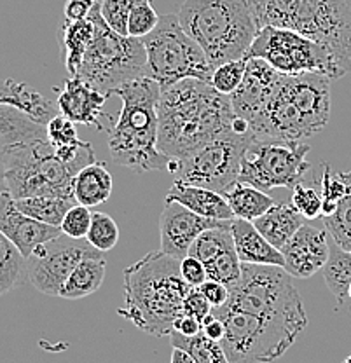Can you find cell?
<instances>
[{"label": "cell", "instance_id": "6da1fadb", "mask_svg": "<svg viewBox=\"0 0 351 363\" xmlns=\"http://www.w3.org/2000/svg\"><path fill=\"white\" fill-rule=\"evenodd\" d=\"M234 117L229 96L218 93L208 81L184 79L161 91L157 147L168 157L180 159L231 131Z\"/></svg>", "mask_w": 351, "mask_h": 363}, {"label": "cell", "instance_id": "7a4b0ae2", "mask_svg": "<svg viewBox=\"0 0 351 363\" xmlns=\"http://www.w3.org/2000/svg\"><path fill=\"white\" fill-rule=\"evenodd\" d=\"M123 276L124 308L117 315L154 337L172 335L191 290L180 272V259L157 250L128 266Z\"/></svg>", "mask_w": 351, "mask_h": 363}, {"label": "cell", "instance_id": "3957f363", "mask_svg": "<svg viewBox=\"0 0 351 363\" xmlns=\"http://www.w3.org/2000/svg\"><path fill=\"white\" fill-rule=\"evenodd\" d=\"M330 119V79L320 74H280L273 94L250 123L255 138L304 142Z\"/></svg>", "mask_w": 351, "mask_h": 363}, {"label": "cell", "instance_id": "277c9868", "mask_svg": "<svg viewBox=\"0 0 351 363\" xmlns=\"http://www.w3.org/2000/svg\"><path fill=\"white\" fill-rule=\"evenodd\" d=\"M123 100L119 119L108 133V152L116 164L135 173L168 172L172 157L157 147V101L161 88L149 77L119 86L111 93Z\"/></svg>", "mask_w": 351, "mask_h": 363}, {"label": "cell", "instance_id": "5b68a950", "mask_svg": "<svg viewBox=\"0 0 351 363\" xmlns=\"http://www.w3.org/2000/svg\"><path fill=\"white\" fill-rule=\"evenodd\" d=\"M259 28L278 26L303 33L332 52L351 72L350 0H248Z\"/></svg>", "mask_w": 351, "mask_h": 363}, {"label": "cell", "instance_id": "8992f818", "mask_svg": "<svg viewBox=\"0 0 351 363\" xmlns=\"http://www.w3.org/2000/svg\"><path fill=\"white\" fill-rule=\"evenodd\" d=\"M177 16L211 68L245 58L259 30L248 0H186Z\"/></svg>", "mask_w": 351, "mask_h": 363}, {"label": "cell", "instance_id": "52a82bcc", "mask_svg": "<svg viewBox=\"0 0 351 363\" xmlns=\"http://www.w3.org/2000/svg\"><path fill=\"white\" fill-rule=\"evenodd\" d=\"M211 313L221 318L225 327L221 344L231 363H273L308 327L304 320L257 316L225 306Z\"/></svg>", "mask_w": 351, "mask_h": 363}, {"label": "cell", "instance_id": "ba28073f", "mask_svg": "<svg viewBox=\"0 0 351 363\" xmlns=\"http://www.w3.org/2000/svg\"><path fill=\"white\" fill-rule=\"evenodd\" d=\"M89 18L94 37L75 77L111 98L116 88L145 75V48L142 39L114 32L101 16L100 2L94 4Z\"/></svg>", "mask_w": 351, "mask_h": 363}, {"label": "cell", "instance_id": "9c48e42d", "mask_svg": "<svg viewBox=\"0 0 351 363\" xmlns=\"http://www.w3.org/2000/svg\"><path fill=\"white\" fill-rule=\"evenodd\" d=\"M6 189L14 199L32 196L74 198L77 173L56 156L49 140L4 147Z\"/></svg>", "mask_w": 351, "mask_h": 363}, {"label": "cell", "instance_id": "30bf717a", "mask_svg": "<svg viewBox=\"0 0 351 363\" xmlns=\"http://www.w3.org/2000/svg\"><path fill=\"white\" fill-rule=\"evenodd\" d=\"M145 48V77L160 84L161 91L184 79L208 81L213 68L205 52L184 32L177 14L161 16L156 28L142 39Z\"/></svg>", "mask_w": 351, "mask_h": 363}, {"label": "cell", "instance_id": "8fae6325", "mask_svg": "<svg viewBox=\"0 0 351 363\" xmlns=\"http://www.w3.org/2000/svg\"><path fill=\"white\" fill-rule=\"evenodd\" d=\"M224 306L257 316L308 321L292 276L278 266L243 264L241 278L229 286V298Z\"/></svg>", "mask_w": 351, "mask_h": 363}, {"label": "cell", "instance_id": "7c38bea8", "mask_svg": "<svg viewBox=\"0 0 351 363\" xmlns=\"http://www.w3.org/2000/svg\"><path fill=\"white\" fill-rule=\"evenodd\" d=\"M252 140V131L238 135L231 130L198 147L187 156L172 159L168 173L184 184L211 189L224 196L240 179L241 159Z\"/></svg>", "mask_w": 351, "mask_h": 363}, {"label": "cell", "instance_id": "4fadbf2b", "mask_svg": "<svg viewBox=\"0 0 351 363\" xmlns=\"http://www.w3.org/2000/svg\"><path fill=\"white\" fill-rule=\"evenodd\" d=\"M247 56L264 60L274 70L286 75L320 74L330 81L346 75L330 51L290 28H278V26L259 28Z\"/></svg>", "mask_w": 351, "mask_h": 363}, {"label": "cell", "instance_id": "5bb4252c", "mask_svg": "<svg viewBox=\"0 0 351 363\" xmlns=\"http://www.w3.org/2000/svg\"><path fill=\"white\" fill-rule=\"evenodd\" d=\"M311 147L304 142H280V140L255 138L241 159L240 182L254 185L264 192L273 189H294L304 173L311 169L308 152Z\"/></svg>", "mask_w": 351, "mask_h": 363}, {"label": "cell", "instance_id": "9a60e30c", "mask_svg": "<svg viewBox=\"0 0 351 363\" xmlns=\"http://www.w3.org/2000/svg\"><path fill=\"white\" fill-rule=\"evenodd\" d=\"M104 253L88 243V240L60 234L58 238L39 245L26 257V279L39 292L58 297L63 283L86 257Z\"/></svg>", "mask_w": 351, "mask_h": 363}, {"label": "cell", "instance_id": "2e32d148", "mask_svg": "<svg viewBox=\"0 0 351 363\" xmlns=\"http://www.w3.org/2000/svg\"><path fill=\"white\" fill-rule=\"evenodd\" d=\"M282 253L283 269L292 278H311L325 267L330 255L325 227L322 222L306 220L292 240L282 248Z\"/></svg>", "mask_w": 351, "mask_h": 363}, {"label": "cell", "instance_id": "e0dca14e", "mask_svg": "<svg viewBox=\"0 0 351 363\" xmlns=\"http://www.w3.org/2000/svg\"><path fill=\"white\" fill-rule=\"evenodd\" d=\"M228 220H211L179 203H165L161 213V252L182 260L203 230L222 225Z\"/></svg>", "mask_w": 351, "mask_h": 363}, {"label": "cell", "instance_id": "ac0fdd59", "mask_svg": "<svg viewBox=\"0 0 351 363\" xmlns=\"http://www.w3.org/2000/svg\"><path fill=\"white\" fill-rule=\"evenodd\" d=\"M278 79H280V72L274 70L269 63L260 58L247 56V70H245L243 81L240 88L229 96L234 116L252 123L273 94Z\"/></svg>", "mask_w": 351, "mask_h": 363}, {"label": "cell", "instance_id": "d6986e66", "mask_svg": "<svg viewBox=\"0 0 351 363\" xmlns=\"http://www.w3.org/2000/svg\"><path fill=\"white\" fill-rule=\"evenodd\" d=\"M0 233L9 238L25 257L39 245L63 234L60 227L44 224L23 213L7 189L0 194Z\"/></svg>", "mask_w": 351, "mask_h": 363}, {"label": "cell", "instance_id": "ffe728a7", "mask_svg": "<svg viewBox=\"0 0 351 363\" xmlns=\"http://www.w3.org/2000/svg\"><path fill=\"white\" fill-rule=\"evenodd\" d=\"M107 98V94L86 84L81 79L70 77L65 81L63 89L58 91L56 105H58V112L72 123L105 130L101 126V116H105L104 105Z\"/></svg>", "mask_w": 351, "mask_h": 363}, {"label": "cell", "instance_id": "44dd1931", "mask_svg": "<svg viewBox=\"0 0 351 363\" xmlns=\"http://www.w3.org/2000/svg\"><path fill=\"white\" fill-rule=\"evenodd\" d=\"M231 233L234 250L241 264H255V266H278L283 267L282 250L274 248L262 234L259 233L254 222L236 218L231 220Z\"/></svg>", "mask_w": 351, "mask_h": 363}, {"label": "cell", "instance_id": "7402d4cb", "mask_svg": "<svg viewBox=\"0 0 351 363\" xmlns=\"http://www.w3.org/2000/svg\"><path fill=\"white\" fill-rule=\"evenodd\" d=\"M165 203H179L187 210L211 220H233L234 218L224 196L211 189L184 184L179 180H173V185L166 192Z\"/></svg>", "mask_w": 351, "mask_h": 363}, {"label": "cell", "instance_id": "603a6c76", "mask_svg": "<svg viewBox=\"0 0 351 363\" xmlns=\"http://www.w3.org/2000/svg\"><path fill=\"white\" fill-rule=\"evenodd\" d=\"M304 222L306 218L294 208L292 203H274L266 213L255 218L254 225L274 248L282 250Z\"/></svg>", "mask_w": 351, "mask_h": 363}, {"label": "cell", "instance_id": "cb8c5ba5", "mask_svg": "<svg viewBox=\"0 0 351 363\" xmlns=\"http://www.w3.org/2000/svg\"><path fill=\"white\" fill-rule=\"evenodd\" d=\"M48 140L46 124L39 123L32 116L13 107L0 104V147L18 145V143Z\"/></svg>", "mask_w": 351, "mask_h": 363}, {"label": "cell", "instance_id": "d4e9b609", "mask_svg": "<svg viewBox=\"0 0 351 363\" xmlns=\"http://www.w3.org/2000/svg\"><path fill=\"white\" fill-rule=\"evenodd\" d=\"M114 179L104 161H94L74 177V198L79 204L93 208L111 199Z\"/></svg>", "mask_w": 351, "mask_h": 363}, {"label": "cell", "instance_id": "484cf974", "mask_svg": "<svg viewBox=\"0 0 351 363\" xmlns=\"http://www.w3.org/2000/svg\"><path fill=\"white\" fill-rule=\"evenodd\" d=\"M93 37L94 25L89 16L79 21H72L65 18L60 25V48H62L63 63H65L70 77H75V74L81 68L82 58H84Z\"/></svg>", "mask_w": 351, "mask_h": 363}, {"label": "cell", "instance_id": "4316f807", "mask_svg": "<svg viewBox=\"0 0 351 363\" xmlns=\"http://www.w3.org/2000/svg\"><path fill=\"white\" fill-rule=\"evenodd\" d=\"M105 271H107V262H105L104 253L86 257L70 272V276L60 290L58 297L77 301V298H84L94 294L104 283Z\"/></svg>", "mask_w": 351, "mask_h": 363}, {"label": "cell", "instance_id": "83f0119b", "mask_svg": "<svg viewBox=\"0 0 351 363\" xmlns=\"http://www.w3.org/2000/svg\"><path fill=\"white\" fill-rule=\"evenodd\" d=\"M224 198L229 208H231L234 217L245 218V220L250 222H254L260 215L266 213L274 204V199L267 192L240 180L233 187L228 189Z\"/></svg>", "mask_w": 351, "mask_h": 363}, {"label": "cell", "instance_id": "f1b7e54d", "mask_svg": "<svg viewBox=\"0 0 351 363\" xmlns=\"http://www.w3.org/2000/svg\"><path fill=\"white\" fill-rule=\"evenodd\" d=\"M75 198H60V196H32V198L16 199L18 208L28 217L44 224L60 227L63 217L74 204Z\"/></svg>", "mask_w": 351, "mask_h": 363}, {"label": "cell", "instance_id": "f546056e", "mask_svg": "<svg viewBox=\"0 0 351 363\" xmlns=\"http://www.w3.org/2000/svg\"><path fill=\"white\" fill-rule=\"evenodd\" d=\"M346 192L335 204V210L327 217H320L328 238L345 252H351V172H345Z\"/></svg>", "mask_w": 351, "mask_h": 363}, {"label": "cell", "instance_id": "4dcf8cb0", "mask_svg": "<svg viewBox=\"0 0 351 363\" xmlns=\"http://www.w3.org/2000/svg\"><path fill=\"white\" fill-rule=\"evenodd\" d=\"M26 279V257L0 233V297Z\"/></svg>", "mask_w": 351, "mask_h": 363}, {"label": "cell", "instance_id": "1f68e13d", "mask_svg": "<svg viewBox=\"0 0 351 363\" xmlns=\"http://www.w3.org/2000/svg\"><path fill=\"white\" fill-rule=\"evenodd\" d=\"M322 271L328 290L338 298L339 304H342L348 298V286L351 283V252H345L338 245H332L330 255Z\"/></svg>", "mask_w": 351, "mask_h": 363}, {"label": "cell", "instance_id": "d6a6232c", "mask_svg": "<svg viewBox=\"0 0 351 363\" xmlns=\"http://www.w3.org/2000/svg\"><path fill=\"white\" fill-rule=\"evenodd\" d=\"M169 342H172L173 347H180V350L187 351L198 363H231L222 344L206 337L203 332L194 335V337H186V335L173 332L169 335Z\"/></svg>", "mask_w": 351, "mask_h": 363}, {"label": "cell", "instance_id": "836d02e7", "mask_svg": "<svg viewBox=\"0 0 351 363\" xmlns=\"http://www.w3.org/2000/svg\"><path fill=\"white\" fill-rule=\"evenodd\" d=\"M88 243L100 252L107 253L116 247L119 241V227L116 220L107 213L96 211L91 217V225H89L88 236H86Z\"/></svg>", "mask_w": 351, "mask_h": 363}, {"label": "cell", "instance_id": "e575fe53", "mask_svg": "<svg viewBox=\"0 0 351 363\" xmlns=\"http://www.w3.org/2000/svg\"><path fill=\"white\" fill-rule=\"evenodd\" d=\"M245 70H247V56L241 60H233V62L222 63V65L213 68L210 84L218 93L225 94V96H231L234 91L240 88L241 81L245 77Z\"/></svg>", "mask_w": 351, "mask_h": 363}, {"label": "cell", "instance_id": "d590c367", "mask_svg": "<svg viewBox=\"0 0 351 363\" xmlns=\"http://www.w3.org/2000/svg\"><path fill=\"white\" fill-rule=\"evenodd\" d=\"M160 20L161 16L152 7V0H143L131 9L130 18H128V35L143 39L156 28Z\"/></svg>", "mask_w": 351, "mask_h": 363}, {"label": "cell", "instance_id": "8d00e7d4", "mask_svg": "<svg viewBox=\"0 0 351 363\" xmlns=\"http://www.w3.org/2000/svg\"><path fill=\"white\" fill-rule=\"evenodd\" d=\"M143 0H100V13L105 23L121 35H128V18L131 9Z\"/></svg>", "mask_w": 351, "mask_h": 363}, {"label": "cell", "instance_id": "74e56055", "mask_svg": "<svg viewBox=\"0 0 351 363\" xmlns=\"http://www.w3.org/2000/svg\"><path fill=\"white\" fill-rule=\"evenodd\" d=\"M290 203L306 220H318L322 217V192L316 191L315 187H308L303 182L292 189Z\"/></svg>", "mask_w": 351, "mask_h": 363}, {"label": "cell", "instance_id": "f35d334b", "mask_svg": "<svg viewBox=\"0 0 351 363\" xmlns=\"http://www.w3.org/2000/svg\"><path fill=\"white\" fill-rule=\"evenodd\" d=\"M91 217L93 213L88 206L75 203L63 217L60 229L65 236L74 238V240H86L89 225H91Z\"/></svg>", "mask_w": 351, "mask_h": 363}, {"label": "cell", "instance_id": "ab89813d", "mask_svg": "<svg viewBox=\"0 0 351 363\" xmlns=\"http://www.w3.org/2000/svg\"><path fill=\"white\" fill-rule=\"evenodd\" d=\"M46 131L49 143H51L52 147L72 145V143L79 142L75 123H72L70 119H67L62 113H56V116L49 121L46 124Z\"/></svg>", "mask_w": 351, "mask_h": 363}, {"label": "cell", "instance_id": "60d3db41", "mask_svg": "<svg viewBox=\"0 0 351 363\" xmlns=\"http://www.w3.org/2000/svg\"><path fill=\"white\" fill-rule=\"evenodd\" d=\"M211 311H213V308H211L210 302L206 301L205 295L199 292L196 286H191L186 298H184V315L203 321V318L208 316Z\"/></svg>", "mask_w": 351, "mask_h": 363}, {"label": "cell", "instance_id": "b9f144b4", "mask_svg": "<svg viewBox=\"0 0 351 363\" xmlns=\"http://www.w3.org/2000/svg\"><path fill=\"white\" fill-rule=\"evenodd\" d=\"M180 272H182V278L186 279L187 285L196 286V289H198L205 279H208L205 264L199 259H196L194 255H186L180 260Z\"/></svg>", "mask_w": 351, "mask_h": 363}, {"label": "cell", "instance_id": "7bdbcfd3", "mask_svg": "<svg viewBox=\"0 0 351 363\" xmlns=\"http://www.w3.org/2000/svg\"><path fill=\"white\" fill-rule=\"evenodd\" d=\"M198 290L205 295V298L210 302V306L213 309L224 306L229 298V286L217 281V279H205V281L198 286Z\"/></svg>", "mask_w": 351, "mask_h": 363}, {"label": "cell", "instance_id": "ee69618b", "mask_svg": "<svg viewBox=\"0 0 351 363\" xmlns=\"http://www.w3.org/2000/svg\"><path fill=\"white\" fill-rule=\"evenodd\" d=\"M96 0H69L65 4V18L72 21L86 20Z\"/></svg>", "mask_w": 351, "mask_h": 363}, {"label": "cell", "instance_id": "f6af8a7d", "mask_svg": "<svg viewBox=\"0 0 351 363\" xmlns=\"http://www.w3.org/2000/svg\"><path fill=\"white\" fill-rule=\"evenodd\" d=\"M201 327H203V330H201L203 334H205L206 337L217 340V342H221L222 337H224V334H225L224 323H222L221 318L215 316L213 313H210L208 316L203 318Z\"/></svg>", "mask_w": 351, "mask_h": 363}, {"label": "cell", "instance_id": "bcb514c9", "mask_svg": "<svg viewBox=\"0 0 351 363\" xmlns=\"http://www.w3.org/2000/svg\"><path fill=\"white\" fill-rule=\"evenodd\" d=\"M201 321L187 315L180 316L179 320L175 321V327H173V332L186 335V337H194V335L201 334Z\"/></svg>", "mask_w": 351, "mask_h": 363}, {"label": "cell", "instance_id": "7dc6e473", "mask_svg": "<svg viewBox=\"0 0 351 363\" xmlns=\"http://www.w3.org/2000/svg\"><path fill=\"white\" fill-rule=\"evenodd\" d=\"M169 363H198V362H196L187 351L180 350V347H173L172 360H169Z\"/></svg>", "mask_w": 351, "mask_h": 363}, {"label": "cell", "instance_id": "c3c4849f", "mask_svg": "<svg viewBox=\"0 0 351 363\" xmlns=\"http://www.w3.org/2000/svg\"><path fill=\"white\" fill-rule=\"evenodd\" d=\"M6 191V173H4V150L0 147V194Z\"/></svg>", "mask_w": 351, "mask_h": 363}, {"label": "cell", "instance_id": "681fc988", "mask_svg": "<svg viewBox=\"0 0 351 363\" xmlns=\"http://www.w3.org/2000/svg\"><path fill=\"white\" fill-rule=\"evenodd\" d=\"M348 298L351 301V283H350V286H348Z\"/></svg>", "mask_w": 351, "mask_h": 363}, {"label": "cell", "instance_id": "f907efd6", "mask_svg": "<svg viewBox=\"0 0 351 363\" xmlns=\"http://www.w3.org/2000/svg\"><path fill=\"white\" fill-rule=\"evenodd\" d=\"M342 363H351V354H350V357H348V358H346V360H345V362H342Z\"/></svg>", "mask_w": 351, "mask_h": 363}, {"label": "cell", "instance_id": "816d5d0a", "mask_svg": "<svg viewBox=\"0 0 351 363\" xmlns=\"http://www.w3.org/2000/svg\"><path fill=\"white\" fill-rule=\"evenodd\" d=\"M96 2H100V0H96Z\"/></svg>", "mask_w": 351, "mask_h": 363}]
</instances>
